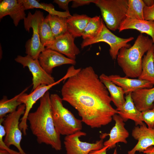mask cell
Wrapping results in <instances>:
<instances>
[{"instance_id":"14","label":"cell","mask_w":154,"mask_h":154,"mask_svg":"<svg viewBox=\"0 0 154 154\" xmlns=\"http://www.w3.org/2000/svg\"><path fill=\"white\" fill-rule=\"evenodd\" d=\"M113 119L115 121V125L110 133L102 134L100 136L101 139H103L107 136H109V139L104 142V146L108 147V149L114 148L116 144L119 142L127 144L126 139L129 135V132L125 127L124 122L119 115L115 114L113 116Z\"/></svg>"},{"instance_id":"9","label":"cell","mask_w":154,"mask_h":154,"mask_svg":"<svg viewBox=\"0 0 154 154\" xmlns=\"http://www.w3.org/2000/svg\"><path fill=\"white\" fill-rule=\"evenodd\" d=\"M66 79V77L64 76L59 80L51 85H47L41 84L29 94L24 93L19 97L18 101L25 106V112L21 119L19 125L20 128L24 135L27 134V131L28 129L27 123V117L33 106L51 88L58 84L62 81L63 80L64 81Z\"/></svg>"},{"instance_id":"3","label":"cell","mask_w":154,"mask_h":154,"mask_svg":"<svg viewBox=\"0 0 154 154\" xmlns=\"http://www.w3.org/2000/svg\"><path fill=\"white\" fill-rule=\"evenodd\" d=\"M153 44L151 38L141 34L132 46L120 50L117 58V62L126 77H139L142 70L143 57Z\"/></svg>"},{"instance_id":"4","label":"cell","mask_w":154,"mask_h":154,"mask_svg":"<svg viewBox=\"0 0 154 154\" xmlns=\"http://www.w3.org/2000/svg\"><path fill=\"white\" fill-rule=\"evenodd\" d=\"M50 98L52 117L58 132L66 136L81 131L82 121L64 106L62 98L56 94H51Z\"/></svg>"},{"instance_id":"13","label":"cell","mask_w":154,"mask_h":154,"mask_svg":"<svg viewBox=\"0 0 154 154\" xmlns=\"http://www.w3.org/2000/svg\"><path fill=\"white\" fill-rule=\"evenodd\" d=\"M131 135L138 142L128 154H135L136 151L143 152L149 147L154 146V128L147 127L145 123L135 127L132 129Z\"/></svg>"},{"instance_id":"27","label":"cell","mask_w":154,"mask_h":154,"mask_svg":"<svg viewBox=\"0 0 154 154\" xmlns=\"http://www.w3.org/2000/svg\"><path fill=\"white\" fill-rule=\"evenodd\" d=\"M104 23L100 16L90 17L82 35L84 40L93 38L101 31Z\"/></svg>"},{"instance_id":"35","label":"cell","mask_w":154,"mask_h":154,"mask_svg":"<svg viewBox=\"0 0 154 154\" xmlns=\"http://www.w3.org/2000/svg\"><path fill=\"white\" fill-rule=\"evenodd\" d=\"M108 149V146H104L102 149L90 152L88 154H107L106 152ZM113 154H117V148L114 150Z\"/></svg>"},{"instance_id":"11","label":"cell","mask_w":154,"mask_h":154,"mask_svg":"<svg viewBox=\"0 0 154 154\" xmlns=\"http://www.w3.org/2000/svg\"><path fill=\"white\" fill-rule=\"evenodd\" d=\"M15 60L22 65L24 68L27 67L33 76V90L41 84L48 85L55 82L51 74L47 73L40 65L37 59H33L29 55L17 56Z\"/></svg>"},{"instance_id":"38","label":"cell","mask_w":154,"mask_h":154,"mask_svg":"<svg viewBox=\"0 0 154 154\" xmlns=\"http://www.w3.org/2000/svg\"><path fill=\"white\" fill-rule=\"evenodd\" d=\"M0 154H10L7 151L2 149H0Z\"/></svg>"},{"instance_id":"26","label":"cell","mask_w":154,"mask_h":154,"mask_svg":"<svg viewBox=\"0 0 154 154\" xmlns=\"http://www.w3.org/2000/svg\"><path fill=\"white\" fill-rule=\"evenodd\" d=\"M45 17L48 21L52 32L55 38L68 32L67 17L50 14Z\"/></svg>"},{"instance_id":"28","label":"cell","mask_w":154,"mask_h":154,"mask_svg":"<svg viewBox=\"0 0 154 154\" xmlns=\"http://www.w3.org/2000/svg\"><path fill=\"white\" fill-rule=\"evenodd\" d=\"M39 37L41 43L45 48L51 45L55 38L54 36L48 19L44 18L38 26Z\"/></svg>"},{"instance_id":"2","label":"cell","mask_w":154,"mask_h":154,"mask_svg":"<svg viewBox=\"0 0 154 154\" xmlns=\"http://www.w3.org/2000/svg\"><path fill=\"white\" fill-rule=\"evenodd\" d=\"M50 96L48 91L40 99V105L36 110L29 113L27 120L38 143L49 145L56 151H60L62 149L60 135L54 126Z\"/></svg>"},{"instance_id":"37","label":"cell","mask_w":154,"mask_h":154,"mask_svg":"<svg viewBox=\"0 0 154 154\" xmlns=\"http://www.w3.org/2000/svg\"><path fill=\"white\" fill-rule=\"evenodd\" d=\"M145 6L150 7L153 5L154 3V0H143Z\"/></svg>"},{"instance_id":"29","label":"cell","mask_w":154,"mask_h":154,"mask_svg":"<svg viewBox=\"0 0 154 154\" xmlns=\"http://www.w3.org/2000/svg\"><path fill=\"white\" fill-rule=\"evenodd\" d=\"M145 6L142 0H128L126 18L144 20L143 10Z\"/></svg>"},{"instance_id":"5","label":"cell","mask_w":154,"mask_h":154,"mask_svg":"<svg viewBox=\"0 0 154 154\" xmlns=\"http://www.w3.org/2000/svg\"><path fill=\"white\" fill-rule=\"evenodd\" d=\"M106 27L111 30H119L126 18L128 0H96Z\"/></svg>"},{"instance_id":"10","label":"cell","mask_w":154,"mask_h":154,"mask_svg":"<svg viewBox=\"0 0 154 154\" xmlns=\"http://www.w3.org/2000/svg\"><path fill=\"white\" fill-rule=\"evenodd\" d=\"M86 135V133L80 131L66 136L64 143L67 154H88L103 147V139L92 143L81 141L80 138Z\"/></svg>"},{"instance_id":"8","label":"cell","mask_w":154,"mask_h":154,"mask_svg":"<svg viewBox=\"0 0 154 154\" xmlns=\"http://www.w3.org/2000/svg\"><path fill=\"white\" fill-rule=\"evenodd\" d=\"M134 38L130 37L127 38H121L113 33L104 23L102 29L100 33L95 37L91 39L84 40L81 44V48L100 42L108 44L110 48V54L112 59H117L120 50L123 47L129 48L131 46L128 42L132 40Z\"/></svg>"},{"instance_id":"20","label":"cell","mask_w":154,"mask_h":154,"mask_svg":"<svg viewBox=\"0 0 154 154\" xmlns=\"http://www.w3.org/2000/svg\"><path fill=\"white\" fill-rule=\"evenodd\" d=\"M128 29H134L141 33H145L151 37L154 44V21L126 18L121 25L119 32Z\"/></svg>"},{"instance_id":"6","label":"cell","mask_w":154,"mask_h":154,"mask_svg":"<svg viewBox=\"0 0 154 154\" xmlns=\"http://www.w3.org/2000/svg\"><path fill=\"white\" fill-rule=\"evenodd\" d=\"M25 110V105L21 104L15 111L7 115L2 122L5 132L4 143L9 147L11 145L15 147L20 154H27L21 147L22 133L19 126V119Z\"/></svg>"},{"instance_id":"12","label":"cell","mask_w":154,"mask_h":154,"mask_svg":"<svg viewBox=\"0 0 154 154\" xmlns=\"http://www.w3.org/2000/svg\"><path fill=\"white\" fill-rule=\"evenodd\" d=\"M38 60L43 69L50 74L56 67L65 64L74 65L76 63L75 60L66 57L54 50L46 48L40 54Z\"/></svg>"},{"instance_id":"18","label":"cell","mask_w":154,"mask_h":154,"mask_svg":"<svg viewBox=\"0 0 154 154\" xmlns=\"http://www.w3.org/2000/svg\"><path fill=\"white\" fill-rule=\"evenodd\" d=\"M131 93L126 95L125 101L120 108L116 109L118 114L121 117L124 122L128 119L133 121L136 126L143 125L141 112L136 107L131 97Z\"/></svg>"},{"instance_id":"25","label":"cell","mask_w":154,"mask_h":154,"mask_svg":"<svg viewBox=\"0 0 154 154\" xmlns=\"http://www.w3.org/2000/svg\"><path fill=\"white\" fill-rule=\"evenodd\" d=\"M29 88H26L20 94L10 99H8L5 96L3 97L0 101V119H3L7 114L15 111L18 106L22 104L18 101V98Z\"/></svg>"},{"instance_id":"33","label":"cell","mask_w":154,"mask_h":154,"mask_svg":"<svg viewBox=\"0 0 154 154\" xmlns=\"http://www.w3.org/2000/svg\"><path fill=\"white\" fill-rule=\"evenodd\" d=\"M96 0H72L71 7L76 8L85 5H88L90 3H95Z\"/></svg>"},{"instance_id":"17","label":"cell","mask_w":154,"mask_h":154,"mask_svg":"<svg viewBox=\"0 0 154 154\" xmlns=\"http://www.w3.org/2000/svg\"><path fill=\"white\" fill-rule=\"evenodd\" d=\"M106 77L114 84L122 88L126 95L141 89L152 88L154 85L147 80L131 79L126 76L122 77L117 75H106Z\"/></svg>"},{"instance_id":"39","label":"cell","mask_w":154,"mask_h":154,"mask_svg":"<svg viewBox=\"0 0 154 154\" xmlns=\"http://www.w3.org/2000/svg\"><path fill=\"white\" fill-rule=\"evenodd\" d=\"M152 109L154 110V102L153 104V106L152 108Z\"/></svg>"},{"instance_id":"30","label":"cell","mask_w":154,"mask_h":154,"mask_svg":"<svg viewBox=\"0 0 154 154\" xmlns=\"http://www.w3.org/2000/svg\"><path fill=\"white\" fill-rule=\"evenodd\" d=\"M143 121L148 126V127L154 128V110L148 109L141 112Z\"/></svg>"},{"instance_id":"22","label":"cell","mask_w":154,"mask_h":154,"mask_svg":"<svg viewBox=\"0 0 154 154\" xmlns=\"http://www.w3.org/2000/svg\"><path fill=\"white\" fill-rule=\"evenodd\" d=\"M99 77L107 89L112 102L117 108L116 109L120 108L125 101L124 97L125 93L123 90L108 80L105 74H102Z\"/></svg>"},{"instance_id":"15","label":"cell","mask_w":154,"mask_h":154,"mask_svg":"<svg viewBox=\"0 0 154 154\" xmlns=\"http://www.w3.org/2000/svg\"><path fill=\"white\" fill-rule=\"evenodd\" d=\"M75 38L68 32L55 38L53 44L46 48L50 49L75 60L80 51L74 43Z\"/></svg>"},{"instance_id":"1","label":"cell","mask_w":154,"mask_h":154,"mask_svg":"<svg viewBox=\"0 0 154 154\" xmlns=\"http://www.w3.org/2000/svg\"><path fill=\"white\" fill-rule=\"evenodd\" d=\"M61 92L63 100L74 108L82 122L91 128L109 124L118 114L107 89L91 66L81 68L68 78Z\"/></svg>"},{"instance_id":"7","label":"cell","mask_w":154,"mask_h":154,"mask_svg":"<svg viewBox=\"0 0 154 154\" xmlns=\"http://www.w3.org/2000/svg\"><path fill=\"white\" fill-rule=\"evenodd\" d=\"M44 17L42 12L36 10L33 14L29 12L24 19L26 31L29 32L31 28L33 30L31 38L25 44V53L34 59H38L40 54L45 49L40 41L38 31L39 23Z\"/></svg>"},{"instance_id":"23","label":"cell","mask_w":154,"mask_h":154,"mask_svg":"<svg viewBox=\"0 0 154 154\" xmlns=\"http://www.w3.org/2000/svg\"><path fill=\"white\" fill-rule=\"evenodd\" d=\"M138 79L148 81L154 85V44L143 58L142 72Z\"/></svg>"},{"instance_id":"32","label":"cell","mask_w":154,"mask_h":154,"mask_svg":"<svg viewBox=\"0 0 154 154\" xmlns=\"http://www.w3.org/2000/svg\"><path fill=\"white\" fill-rule=\"evenodd\" d=\"M144 19L154 21V3L151 6H145L143 10Z\"/></svg>"},{"instance_id":"24","label":"cell","mask_w":154,"mask_h":154,"mask_svg":"<svg viewBox=\"0 0 154 154\" xmlns=\"http://www.w3.org/2000/svg\"><path fill=\"white\" fill-rule=\"evenodd\" d=\"M24 5L25 10L35 8L43 9L52 15L60 17H68L71 16L69 11L60 12L56 10L54 6L51 4L39 3L36 0H19Z\"/></svg>"},{"instance_id":"31","label":"cell","mask_w":154,"mask_h":154,"mask_svg":"<svg viewBox=\"0 0 154 154\" xmlns=\"http://www.w3.org/2000/svg\"><path fill=\"white\" fill-rule=\"evenodd\" d=\"M5 132L2 122L0 121V149L5 150L10 154H20L19 152L12 150L7 146L3 141V137L5 136Z\"/></svg>"},{"instance_id":"19","label":"cell","mask_w":154,"mask_h":154,"mask_svg":"<svg viewBox=\"0 0 154 154\" xmlns=\"http://www.w3.org/2000/svg\"><path fill=\"white\" fill-rule=\"evenodd\" d=\"M131 97L136 107L140 111L152 109L154 102V87L136 90L131 93Z\"/></svg>"},{"instance_id":"34","label":"cell","mask_w":154,"mask_h":154,"mask_svg":"<svg viewBox=\"0 0 154 154\" xmlns=\"http://www.w3.org/2000/svg\"><path fill=\"white\" fill-rule=\"evenodd\" d=\"M72 0H54L53 2L57 4L59 7L66 11H69L68 4Z\"/></svg>"},{"instance_id":"36","label":"cell","mask_w":154,"mask_h":154,"mask_svg":"<svg viewBox=\"0 0 154 154\" xmlns=\"http://www.w3.org/2000/svg\"><path fill=\"white\" fill-rule=\"evenodd\" d=\"M143 153L145 154H154V146L149 147Z\"/></svg>"},{"instance_id":"21","label":"cell","mask_w":154,"mask_h":154,"mask_svg":"<svg viewBox=\"0 0 154 154\" xmlns=\"http://www.w3.org/2000/svg\"><path fill=\"white\" fill-rule=\"evenodd\" d=\"M90 17L86 15L75 14L67 18L68 32L74 38L82 36Z\"/></svg>"},{"instance_id":"16","label":"cell","mask_w":154,"mask_h":154,"mask_svg":"<svg viewBox=\"0 0 154 154\" xmlns=\"http://www.w3.org/2000/svg\"><path fill=\"white\" fill-rule=\"evenodd\" d=\"M25 8L19 0H3L0 1V18L7 15L17 26L20 21L26 17Z\"/></svg>"}]
</instances>
